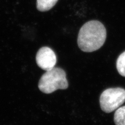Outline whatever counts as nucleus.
Listing matches in <instances>:
<instances>
[{
	"label": "nucleus",
	"mask_w": 125,
	"mask_h": 125,
	"mask_svg": "<svg viewBox=\"0 0 125 125\" xmlns=\"http://www.w3.org/2000/svg\"><path fill=\"white\" fill-rule=\"evenodd\" d=\"M106 38L104 26L97 21H89L81 27L78 37L79 48L85 52H92L101 48Z\"/></svg>",
	"instance_id": "f257e3e1"
},
{
	"label": "nucleus",
	"mask_w": 125,
	"mask_h": 125,
	"mask_svg": "<svg viewBox=\"0 0 125 125\" xmlns=\"http://www.w3.org/2000/svg\"><path fill=\"white\" fill-rule=\"evenodd\" d=\"M125 102V90L121 88H109L101 94L100 104L102 110L109 113L118 109Z\"/></svg>",
	"instance_id": "7ed1b4c3"
},
{
	"label": "nucleus",
	"mask_w": 125,
	"mask_h": 125,
	"mask_svg": "<svg viewBox=\"0 0 125 125\" xmlns=\"http://www.w3.org/2000/svg\"><path fill=\"white\" fill-rule=\"evenodd\" d=\"M116 67L120 75L125 77V51L121 54L117 58Z\"/></svg>",
	"instance_id": "0eeeda50"
},
{
	"label": "nucleus",
	"mask_w": 125,
	"mask_h": 125,
	"mask_svg": "<svg viewBox=\"0 0 125 125\" xmlns=\"http://www.w3.org/2000/svg\"><path fill=\"white\" fill-rule=\"evenodd\" d=\"M114 120L116 125H125V106L117 109Z\"/></svg>",
	"instance_id": "423d86ee"
},
{
	"label": "nucleus",
	"mask_w": 125,
	"mask_h": 125,
	"mask_svg": "<svg viewBox=\"0 0 125 125\" xmlns=\"http://www.w3.org/2000/svg\"><path fill=\"white\" fill-rule=\"evenodd\" d=\"M36 62L39 67L48 71L55 66L57 62L56 56L51 49L44 46L39 49L37 52Z\"/></svg>",
	"instance_id": "20e7f679"
},
{
	"label": "nucleus",
	"mask_w": 125,
	"mask_h": 125,
	"mask_svg": "<svg viewBox=\"0 0 125 125\" xmlns=\"http://www.w3.org/2000/svg\"><path fill=\"white\" fill-rule=\"evenodd\" d=\"M58 0H37V9L41 11L51 10L56 4Z\"/></svg>",
	"instance_id": "39448f33"
},
{
	"label": "nucleus",
	"mask_w": 125,
	"mask_h": 125,
	"mask_svg": "<svg viewBox=\"0 0 125 125\" xmlns=\"http://www.w3.org/2000/svg\"><path fill=\"white\" fill-rule=\"evenodd\" d=\"M68 87L65 72L62 68L54 67L46 71L41 77L38 87L46 94L51 93L57 90H65Z\"/></svg>",
	"instance_id": "f03ea898"
}]
</instances>
